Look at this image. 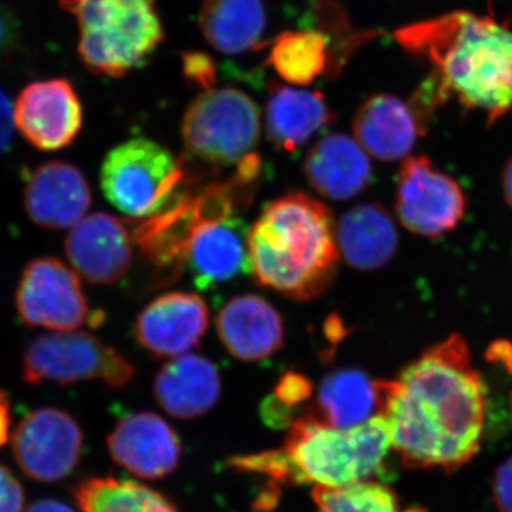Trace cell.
Here are the masks:
<instances>
[{"label":"cell","mask_w":512,"mask_h":512,"mask_svg":"<svg viewBox=\"0 0 512 512\" xmlns=\"http://www.w3.org/2000/svg\"><path fill=\"white\" fill-rule=\"evenodd\" d=\"M487 397L467 340L453 333L384 380L380 416L404 466L454 471L480 450Z\"/></svg>","instance_id":"cell-1"},{"label":"cell","mask_w":512,"mask_h":512,"mask_svg":"<svg viewBox=\"0 0 512 512\" xmlns=\"http://www.w3.org/2000/svg\"><path fill=\"white\" fill-rule=\"evenodd\" d=\"M413 56L434 66L444 100L457 97L467 110L483 111L494 126L512 110V32L487 16L451 12L394 33Z\"/></svg>","instance_id":"cell-2"},{"label":"cell","mask_w":512,"mask_h":512,"mask_svg":"<svg viewBox=\"0 0 512 512\" xmlns=\"http://www.w3.org/2000/svg\"><path fill=\"white\" fill-rule=\"evenodd\" d=\"M248 247L256 282L295 301L318 298L338 271L332 211L303 192L269 202L249 228Z\"/></svg>","instance_id":"cell-3"},{"label":"cell","mask_w":512,"mask_h":512,"mask_svg":"<svg viewBox=\"0 0 512 512\" xmlns=\"http://www.w3.org/2000/svg\"><path fill=\"white\" fill-rule=\"evenodd\" d=\"M392 450L389 427L380 414L349 429L302 414L289 426L284 447L235 457L229 464L284 484L345 487L382 477Z\"/></svg>","instance_id":"cell-4"},{"label":"cell","mask_w":512,"mask_h":512,"mask_svg":"<svg viewBox=\"0 0 512 512\" xmlns=\"http://www.w3.org/2000/svg\"><path fill=\"white\" fill-rule=\"evenodd\" d=\"M76 18L80 60L109 77L143 66L164 40L156 0H59Z\"/></svg>","instance_id":"cell-5"},{"label":"cell","mask_w":512,"mask_h":512,"mask_svg":"<svg viewBox=\"0 0 512 512\" xmlns=\"http://www.w3.org/2000/svg\"><path fill=\"white\" fill-rule=\"evenodd\" d=\"M183 165L156 141L133 138L104 158L100 183L111 205L128 217L147 220L180 197Z\"/></svg>","instance_id":"cell-6"},{"label":"cell","mask_w":512,"mask_h":512,"mask_svg":"<svg viewBox=\"0 0 512 512\" xmlns=\"http://www.w3.org/2000/svg\"><path fill=\"white\" fill-rule=\"evenodd\" d=\"M259 137L258 106L241 90H207L192 101L184 114V146L191 156L205 163H241L252 154Z\"/></svg>","instance_id":"cell-7"},{"label":"cell","mask_w":512,"mask_h":512,"mask_svg":"<svg viewBox=\"0 0 512 512\" xmlns=\"http://www.w3.org/2000/svg\"><path fill=\"white\" fill-rule=\"evenodd\" d=\"M22 369L29 384L59 386L103 380L111 387H123L136 373L116 349L82 330L37 336L23 353Z\"/></svg>","instance_id":"cell-8"},{"label":"cell","mask_w":512,"mask_h":512,"mask_svg":"<svg viewBox=\"0 0 512 512\" xmlns=\"http://www.w3.org/2000/svg\"><path fill=\"white\" fill-rule=\"evenodd\" d=\"M247 178L235 175L222 185H210L195 195H180L167 210L143 220L134 231V242L158 269L180 274L184 269L188 242L202 222L234 215L241 204Z\"/></svg>","instance_id":"cell-9"},{"label":"cell","mask_w":512,"mask_h":512,"mask_svg":"<svg viewBox=\"0 0 512 512\" xmlns=\"http://www.w3.org/2000/svg\"><path fill=\"white\" fill-rule=\"evenodd\" d=\"M397 217L419 237L436 239L454 231L466 217L463 187L427 156L407 157L397 177Z\"/></svg>","instance_id":"cell-10"},{"label":"cell","mask_w":512,"mask_h":512,"mask_svg":"<svg viewBox=\"0 0 512 512\" xmlns=\"http://www.w3.org/2000/svg\"><path fill=\"white\" fill-rule=\"evenodd\" d=\"M16 309L26 325L55 332H72L97 320L73 269L52 256L33 259L23 269Z\"/></svg>","instance_id":"cell-11"},{"label":"cell","mask_w":512,"mask_h":512,"mask_svg":"<svg viewBox=\"0 0 512 512\" xmlns=\"http://www.w3.org/2000/svg\"><path fill=\"white\" fill-rule=\"evenodd\" d=\"M83 441V431L72 414L43 407L26 414L13 431V456L30 480L55 483L73 473L82 457Z\"/></svg>","instance_id":"cell-12"},{"label":"cell","mask_w":512,"mask_h":512,"mask_svg":"<svg viewBox=\"0 0 512 512\" xmlns=\"http://www.w3.org/2000/svg\"><path fill=\"white\" fill-rule=\"evenodd\" d=\"M13 121L20 134L42 151L69 147L83 127V106L66 79L28 84L13 106Z\"/></svg>","instance_id":"cell-13"},{"label":"cell","mask_w":512,"mask_h":512,"mask_svg":"<svg viewBox=\"0 0 512 512\" xmlns=\"http://www.w3.org/2000/svg\"><path fill=\"white\" fill-rule=\"evenodd\" d=\"M64 248L74 271L93 285L119 282L133 258L127 228L107 212L84 215L70 229Z\"/></svg>","instance_id":"cell-14"},{"label":"cell","mask_w":512,"mask_h":512,"mask_svg":"<svg viewBox=\"0 0 512 512\" xmlns=\"http://www.w3.org/2000/svg\"><path fill=\"white\" fill-rule=\"evenodd\" d=\"M107 444L119 466L144 480L170 476L180 464V439L156 413L127 414L111 431Z\"/></svg>","instance_id":"cell-15"},{"label":"cell","mask_w":512,"mask_h":512,"mask_svg":"<svg viewBox=\"0 0 512 512\" xmlns=\"http://www.w3.org/2000/svg\"><path fill=\"white\" fill-rule=\"evenodd\" d=\"M207 329V303L194 293L170 292L140 312L136 338L153 356L178 357L194 349Z\"/></svg>","instance_id":"cell-16"},{"label":"cell","mask_w":512,"mask_h":512,"mask_svg":"<svg viewBox=\"0 0 512 512\" xmlns=\"http://www.w3.org/2000/svg\"><path fill=\"white\" fill-rule=\"evenodd\" d=\"M23 204L30 220L46 229L72 228L92 205V191L76 165L49 161L26 180Z\"/></svg>","instance_id":"cell-17"},{"label":"cell","mask_w":512,"mask_h":512,"mask_svg":"<svg viewBox=\"0 0 512 512\" xmlns=\"http://www.w3.org/2000/svg\"><path fill=\"white\" fill-rule=\"evenodd\" d=\"M249 228L235 215L202 222L188 242L184 268L190 269L200 289L251 274Z\"/></svg>","instance_id":"cell-18"},{"label":"cell","mask_w":512,"mask_h":512,"mask_svg":"<svg viewBox=\"0 0 512 512\" xmlns=\"http://www.w3.org/2000/svg\"><path fill=\"white\" fill-rule=\"evenodd\" d=\"M222 345L237 359L256 362L284 346V320L274 306L258 295L229 299L215 319Z\"/></svg>","instance_id":"cell-19"},{"label":"cell","mask_w":512,"mask_h":512,"mask_svg":"<svg viewBox=\"0 0 512 512\" xmlns=\"http://www.w3.org/2000/svg\"><path fill=\"white\" fill-rule=\"evenodd\" d=\"M303 173L313 190L335 201L357 197L373 177L366 151L342 133H330L316 141L306 156Z\"/></svg>","instance_id":"cell-20"},{"label":"cell","mask_w":512,"mask_h":512,"mask_svg":"<svg viewBox=\"0 0 512 512\" xmlns=\"http://www.w3.org/2000/svg\"><path fill=\"white\" fill-rule=\"evenodd\" d=\"M221 376L207 357H173L154 380L158 404L175 419L192 420L217 406L221 396Z\"/></svg>","instance_id":"cell-21"},{"label":"cell","mask_w":512,"mask_h":512,"mask_svg":"<svg viewBox=\"0 0 512 512\" xmlns=\"http://www.w3.org/2000/svg\"><path fill=\"white\" fill-rule=\"evenodd\" d=\"M336 120L320 92L271 83L266 101V136L272 146L295 153Z\"/></svg>","instance_id":"cell-22"},{"label":"cell","mask_w":512,"mask_h":512,"mask_svg":"<svg viewBox=\"0 0 512 512\" xmlns=\"http://www.w3.org/2000/svg\"><path fill=\"white\" fill-rule=\"evenodd\" d=\"M353 131L359 146L380 161L406 158L421 130L409 104L392 94H375L356 111Z\"/></svg>","instance_id":"cell-23"},{"label":"cell","mask_w":512,"mask_h":512,"mask_svg":"<svg viewBox=\"0 0 512 512\" xmlns=\"http://www.w3.org/2000/svg\"><path fill=\"white\" fill-rule=\"evenodd\" d=\"M336 238L346 264L362 272L383 268L399 248L396 224L380 204H360L346 211L336 225Z\"/></svg>","instance_id":"cell-24"},{"label":"cell","mask_w":512,"mask_h":512,"mask_svg":"<svg viewBox=\"0 0 512 512\" xmlns=\"http://www.w3.org/2000/svg\"><path fill=\"white\" fill-rule=\"evenodd\" d=\"M384 380L357 369H340L320 383L308 416L336 429L359 426L382 412Z\"/></svg>","instance_id":"cell-25"},{"label":"cell","mask_w":512,"mask_h":512,"mask_svg":"<svg viewBox=\"0 0 512 512\" xmlns=\"http://www.w3.org/2000/svg\"><path fill=\"white\" fill-rule=\"evenodd\" d=\"M198 22L215 50L241 55L261 47L266 13L261 0H204Z\"/></svg>","instance_id":"cell-26"},{"label":"cell","mask_w":512,"mask_h":512,"mask_svg":"<svg viewBox=\"0 0 512 512\" xmlns=\"http://www.w3.org/2000/svg\"><path fill=\"white\" fill-rule=\"evenodd\" d=\"M73 494L83 512H178L163 494L119 478H87L77 484Z\"/></svg>","instance_id":"cell-27"},{"label":"cell","mask_w":512,"mask_h":512,"mask_svg":"<svg viewBox=\"0 0 512 512\" xmlns=\"http://www.w3.org/2000/svg\"><path fill=\"white\" fill-rule=\"evenodd\" d=\"M268 63L285 82L308 86L328 72V39L319 30H288L275 37Z\"/></svg>","instance_id":"cell-28"},{"label":"cell","mask_w":512,"mask_h":512,"mask_svg":"<svg viewBox=\"0 0 512 512\" xmlns=\"http://www.w3.org/2000/svg\"><path fill=\"white\" fill-rule=\"evenodd\" d=\"M313 501L318 512H427L416 505L404 507L389 485L377 481L315 487Z\"/></svg>","instance_id":"cell-29"},{"label":"cell","mask_w":512,"mask_h":512,"mask_svg":"<svg viewBox=\"0 0 512 512\" xmlns=\"http://www.w3.org/2000/svg\"><path fill=\"white\" fill-rule=\"evenodd\" d=\"M315 15L322 26L319 32L328 39L329 67L326 76L335 79L357 47L372 39L375 32H356L349 25L346 13L332 0H316Z\"/></svg>","instance_id":"cell-30"},{"label":"cell","mask_w":512,"mask_h":512,"mask_svg":"<svg viewBox=\"0 0 512 512\" xmlns=\"http://www.w3.org/2000/svg\"><path fill=\"white\" fill-rule=\"evenodd\" d=\"M311 394V380L296 372H289L282 376V379L276 384L274 392L276 399L284 403L293 412H295V407H298L302 402H306Z\"/></svg>","instance_id":"cell-31"},{"label":"cell","mask_w":512,"mask_h":512,"mask_svg":"<svg viewBox=\"0 0 512 512\" xmlns=\"http://www.w3.org/2000/svg\"><path fill=\"white\" fill-rule=\"evenodd\" d=\"M183 72L190 82L197 84L205 92L211 90L217 82V66H215L214 60L205 53H184Z\"/></svg>","instance_id":"cell-32"},{"label":"cell","mask_w":512,"mask_h":512,"mask_svg":"<svg viewBox=\"0 0 512 512\" xmlns=\"http://www.w3.org/2000/svg\"><path fill=\"white\" fill-rule=\"evenodd\" d=\"M25 493L8 467L0 466V512H22Z\"/></svg>","instance_id":"cell-33"},{"label":"cell","mask_w":512,"mask_h":512,"mask_svg":"<svg viewBox=\"0 0 512 512\" xmlns=\"http://www.w3.org/2000/svg\"><path fill=\"white\" fill-rule=\"evenodd\" d=\"M493 495L498 510L512 512V457L498 467L493 481Z\"/></svg>","instance_id":"cell-34"},{"label":"cell","mask_w":512,"mask_h":512,"mask_svg":"<svg viewBox=\"0 0 512 512\" xmlns=\"http://www.w3.org/2000/svg\"><path fill=\"white\" fill-rule=\"evenodd\" d=\"M13 130V106L6 93L0 89V154L5 153L12 144Z\"/></svg>","instance_id":"cell-35"},{"label":"cell","mask_w":512,"mask_h":512,"mask_svg":"<svg viewBox=\"0 0 512 512\" xmlns=\"http://www.w3.org/2000/svg\"><path fill=\"white\" fill-rule=\"evenodd\" d=\"M488 360L493 363H497V365L504 366L508 372H512V345L511 343L505 342H497L493 343L488 349Z\"/></svg>","instance_id":"cell-36"},{"label":"cell","mask_w":512,"mask_h":512,"mask_svg":"<svg viewBox=\"0 0 512 512\" xmlns=\"http://www.w3.org/2000/svg\"><path fill=\"white\" fill-rule=\"evenodd\" d=\"M10 429V404L8 396L0 390V448L9 439Z\"/></svg>","instance_id":"cell-37"},{"label":"cell","mask_w":512,"mask_h":512,"mask_svg":"<svg viewBox=\"0 0 512 512\" xmlns=\"http://www.w3.org/2000/svg\"><path fill=\"white\" fill-rule=\"evenodd\" d=\"M12 42V20H10L8 12L0 6V55L5 52L6 47Z\"/></svg>","instance_id":"cell-38"},{"label":"cell","mask_w":512,"mask_h":512,"mask_svg":"<svg viewBox=\"0 0 512 512\" xmlns=\"http://www.w3.org/2000/svg\"><path fill=\"white\" fill-rule=\"evenodd\" d=\"M26 512H76L67 504L56 500H40L30 505Z\"/></svg>","instance_id":"cell-39"},{"label":"cell","mask_w":512,"mask_h":512,"mask_svg":"<svg viewBox=\"0 0 512 512\" xmlns=\"http://www.w3.org/2000/svg\"><path fill=\"white\" fill-rule=\"evenodd\" d=\"M501 188H503L505 201L512 208V157L505 163L501 173Z\"/></svg>","instance_id":"cell-40"}]
</instances>
